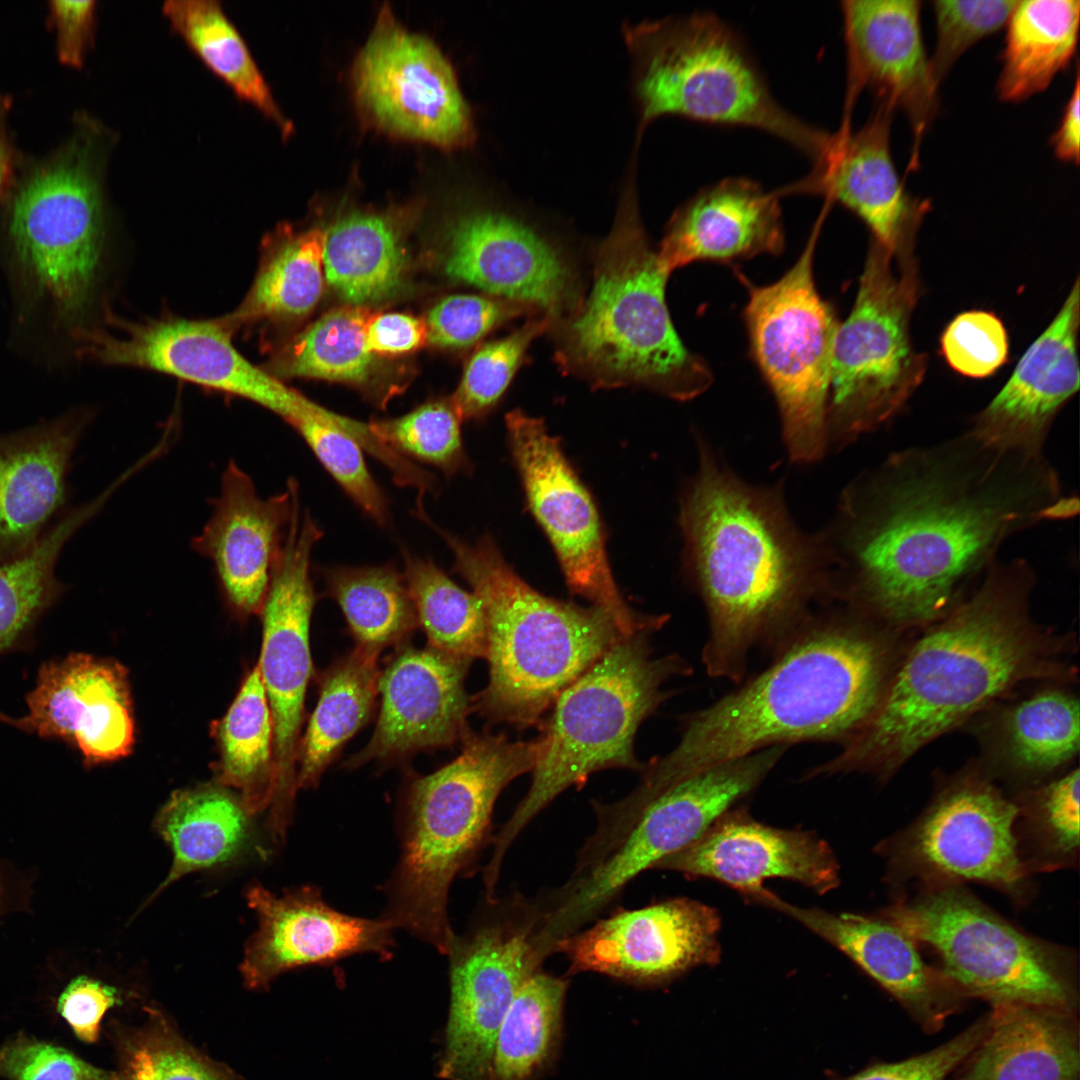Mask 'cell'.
Returning <instances> with one entry per match:
<instances>
[{
  "label": "cell",
  "instance_id": "obj_1",
  "mask_svg": "<svg viewBox=\"0 0 1080 1080\" xmlns=\"http://www.w3.org/2000/svg\"><path fill=\"white\" fill-rule=\"evenodd\" d=\"M1077 511L1042 455L969 432L896 452L846 488L819 534L832 596L891 626L936 622L1009 536Z\"/></svg>",
  "mask_w": 1080,
  "mask_h": 1080
},
{
  "label": "cell",
  "instance_id": "obj_2",
  "mask_svg": "<svg viewBox=\"0 0 1080 1080\" xmlns=\"http://www.w3.org/2000/svg\"><path fill=\"white\" fill-rule=\"evenodd\" d=\"M1034 575L993 563L982 583L937 620L895 666L866 723L807 778L861 771L887 780L916 751L1027 680L1071 676L1063 636L1029 615Z\"/></svg>",
  "mask_w": 1080,
  "mask_h": 1080
},
{
  "label": "cell",
  "instance_id": "obj_3",
  "mask_svg": "<svg viewBox=\"0 0 1080 1080\" xmlns=\"http://www.w3.org/2000/svg\"><path fill=\"white\" fill-rule=\"evenodd\" d=\"M680 505L685 562L709 619V675L739 680L756 645L794 634L829 595L819 534L792 519L778 485H753L704 440Z\"/></svg>",
  "mask_w": 1080,
  "mask_h": 1080
},
{
  "label": "cell",
  "instance_id": "obj_4",
  "mask_svg": "<svg viewBox=\"0 0 1080 1080\" xmlns=\"http://www.w3.org/2000/svg\"><path fill=\"white\" fill-rule=\"evenodd\" d=\"M895 649L872 620L809 618L761 674L688 717L677 746L635 790L650 801L712 766L775 745L848 741L870 718L895 668Z\"/></svg>",
  "mask_w": 1080,
  "mask_h": 1080
},
{
  "label": "cell",
  "instance_id": "obj_5",
  "mask_svg": "<svg viewBox=\"0 0 1080 1080\" xmlns=\"http://www.w3.org/2000/svg\"><path fill=\"white\" fill-rule=\"evenodd\" d=\"M669 274L643 228L629 175L612 229L595 251L591 291L553 327L560 368L598 388L639 386L679 401L704 393L713 374L674 328Z\"/></svg>",
  "mask_w": 1080,
  "mask_h": 1080
},
{
  "label": "cell",
  "instance_id": "obj_6",
  "mask_svg": "<svg viewBox=\"0 0 1080 1080\" xmlns=\"http://www.w3.org/2000/svg\"><path fill=\"white\" fill-rule=\"evenodd\" d=\"M451 550L453 571L482 601L489 682L476 708L493 721L535 724L557 696L619 640L612 615L546 597L523 581L490 536L470 544L419 516Z\"/></svg>",
  "mask_w": 1080,
  "mask_h": 1080
},
{
  "label": "cell",
  "instance_id": "obj_7",
  "mask_svg": "<svg viewBox=\"0 0 1080 1080\" xmlns=\"http://www.w3.org/2000/svg\"><path fill=\"white\" fill-rule=\"evenodd\" d=\"M462 744L453 761L408 785L383 916L445 954L455 935L447 912L451 883L477 854L501 791L533 770L541 749L540 737L512 742L471 731Z\"/></svg>",
  "mask_w": 1080,
  "mask_h": 1080
},
{
  "label": "cell",
  "instance_id": "obj_8",
  "mask_svg": "<svg viewBox=\"0 0 1080 1080\" xmlns=\"http://www.w3.org/2000/svg\"><path fill=\"white\" fill-rule=\"evenodd\" d=\"M634 68L640 131L664 115L755 128L819 164L834 134L778 103L739 34L709 12L624 25Z\"/></svg>",
  "mask_w": 1080,
  "mask_h": 1080
},
{
  "label": "cell",
  "instance_id": "obj_9",
  "mask_svg": "<svg viewBox=\"0 0 1080 1080\" xmlns=\"http://www.w3.org/2000/svg\"><path fill=\"white\" fill-rule=\"evenodd\" d=\"M652 631L619 640L557 696L531 786L493 841L486 877L498 878L515 838L565 789L602 769H641L633 751L640 723L667 697L665 681L690 672L679 656L652 657Z\"/></svg>",
  "mask_w": 1080,
  "mask_h": 1080
},
{
  "label": "cell",
  "instance_id": "obj_10",
  "mask_svg": "<svg viewBox=\"0 0 1080 1080\" xmlns=\"http://www.w3.org/2000/svg\"><path fill=\"white\" fill-rule=\"evenodd\" d=\"M881 912L928 947L962 996L992 1006L1073 1010L1075 953L1032 936L993 911L964 884L914 887Z\"/></svg>",
  "mask_w": 1080,
  "mask_h": 1080
},
{
  "label": "cell",
  "instance_id": "obj_11",
  "mask_svg": "<svg viewBox=\"0 0 1080 1080\" xmlns=\"http://www.w3.org/2000/svg\"><path fill=\"white\" fill-rule=\"evenodd\" d=\"M914 242L895 255L871 241L858 292L834 340L827 410L828 449L878 428L922 382L927 361L910 336L919 296Z\"/></svg>",
  "mask_w": 1080,
  "mask_h": 1080
},
{
  "label": "cell",
  "instance_id": "obj_12",
  "mask_svg": "<svg viewBox=\"0 0 1080 1080\" xmlns=\"http://www.w3.org/2000/svg\"><path fill=\"white\" fill-rule=\"evenodd\" d=\"M786 748L705 769L657 795L617 829L593 836L570 879L547 897L549 928L558 936L580 930L637 875L694 842L757 788Z\"/></svg>",
  "mask_w": 1080,
  "mask_h": 1080
},
{
  "label": "cell",
  "instance_id": "obj_13",
  "mask_svg": "<svg viewBox=\"0 0 1080 1080\" xmlns=\"http://www.w3.org/2000/svg\"><path fill=\"white\" fill-rule=\"evenodd\" d=\"M826 210L794 265L777 281L748 290L744 322L750 349L777 404L791 461L811 464L828 450L831 359L840 322L819 294L813 261Z\"/></svg>",
  "mask_w": 1080,
  "mask_h": 1080
},
{
  "label": "cell",
  "instance_id": "obj_14",
  "mask_svg": "<svg viewBox=\"0 0 1080 1080\" xmlns=\"http://www.w3.org/2000/svg\"><path fill=\"white\" fill-rule=\"evenodd\" d=\"M1017 814L1015 800L976 769L944 781L918 818L876 846L894 895L971 881L1026 906L1035 888L1017 853Z\"/></svg>",
  "mask_w": 1080,
  "mask_h": 1080
},
{
  "label": "cell",
  "instance_id": "obj_15",
  "mask_svg": "<svg viewBox=\"0 0 1080 1080\" xmlns=\"http://www.w3.org/2000/svg\"><path fill=\"white\" fill-rule=\"evenodd\" d=\"M96 131L79 129L26 172L12 195L8 230L39 290L67 315L89 303L100 265L104 213Z\"/></svg>",
  "mask_w": 1080,
  "mask_h": 1080
},
{
  "label": "cell",
  "instance_id": "obj_16",
  "mask_svg": "<svg viewBox=\"0 0 1080 1080\" xmlns=\"http://www.w3.org/2000/svg\"><path fill=\"white\" fill-rule=\"evenodd\" d=\"M454 935L450 1008L441 1075L448 1080H491L496 1037L520 987L546 958L535 904L514 903Z\"/></svg>",
  "mask_w": 1080,
  "mask_h": 1080
},
{
  "label": "cell",
  "instance_id": "obj_17",
  "mask_svg": "<svg viewBox=\"0 0 1080 1080\" xmlns=\"http://www.w3.org/2000/svg\"><path fill=\"white\" fill-rule=\"evenodd\" d=\"M508 440L528 506L549 538L572 593L608 611L624 636L657 630L665 616H639L623 599L608 562L596 506L542 419L506 417Z\"/></svg>",
  "mask_w": 1080,
  "mask_h": 1080
},
{
  "label": "cell",
  "instance_id": "obj_18",
  "mask_svg": "<svg viewBox=\"0 0 1080 1080\" xmlns=\"http://www.w3.org/2000/svg\"><path fill=\"white\" fill-rule=\"evenodd\" d=\"M323 533L306 512H294L261 608L263 639L257 667L274 733L276 792L270 820L289 823L305 695L312 676L309 630L316 602L311 556Z\"/></svg>",
  "mask_w": 1080,
  "mask_h": 1080
},
{
  "label": "cell",
  "instance_id": "obj_19",
  "mask_svg": "<svg viewBox=\"0 0 1080 1080\" xmlns=\"http://www.w3.org/2000/svg\"><path fill=\"white\" fill-rule=\"evenodd\" d=\"M353 78L360 106L385 130L448 147L472 140L471 112L450 63L387 9L360 50Z\"/></svg>",
  "mask_w": 1080,
  "mask_h": 1080
},
{
  "label": "cell",
  "instance_id": "obj_20",
  "mask_svg": "<svg viewBox=\"0 0 1080 1080\" xmlns=\"http://www.w3.org/2000/svg\"><path fill=\"white\" fill-rule=\"evenodd\" d=\"M444 270L494 297L535 307L552 328L583 299L578 272L565 251L533 225L501 209L477 207L454 220Z\"/></svg>",
  "mask_w": 1080,
  "mask_h": 1080
},
{
  "label": "cell",
  "instance_id": "obj_21",
  "mask_svg": "<svg viewBox=\"0 0 1080 1080\" xmlns=\"http://www.w3.org/2000/svg\"><path fill=\"white\" fill-rule=\"evenodd\" d=\"M120 335L82 334L83 351L103 363L145 368L258 404L284 420L304 396L246 359L223 320L166 318L118 322Z\"/></svg>",
  "mask_w": 1080,
  "mask_h": 1080
},
{
  "label": "cell",
  "instance_id": "obj_22",
  "mask_svg": "<svg viewBox=\"0 0 1080 1080\" xmlns=\"http://www.w3.org/2000/svg\"><path fill=\"white\" fill-rule=\"evenodd\" d=\"M718 912L699 901L674 898L623 910L559 941L572 972L658 983L720 961Z\"/></svg>",
  "mask_w": 1080,
  "mask_h": 1080
},
{
  "label": "cell",
  "instance_id": "obj_23",
  "mask_svg": "<svg viewBox=\"0 0 1080 1080\" xmlns=\"http://www.w3.org/2000/svg\"><path fill=\"white\" fill-rule=\"evenodd\" d=\"M841 12L847 59L845 118L864 89L874 94L876 104L902 112L912 132V171L939 104V86L922 37L921 2L845 0Z\"/></svg>",
  "mask_w": 1080,
  "mask_h": 1080
},
{
  "label": "cell",
  "instance_id": "obj_24",
  "mask_svg": "<svg viewBox=\"0 0 1080 1080\" xmlns=\"http://www.w3.org/2000/svg\"><path fill=\"white\" fill-rule=\"evenodd\" d=\"M471 661L431 647H400L379 674L381 701L372 737L346 767L392 763L462 742L470 731L465 678Z\"/></svg>",
  "mask_w": 1080,
  "mask_h": 1080
},
{
  "label": "cell",
  "instance_id": "obj_25",
  "mask_svg": "<svg viewBox=\"0 0 1080 1080\" xmlns=\"http://www.w3.org/2000/svg\"><path fill=\"white\" fill-rule=\"evenodd\" d=\"M246 898L259 921L240 966L250 989L264 988L279 974L304 965L329 963L357 953L385 957L394 944L396 928L388 919L341 913L327 905L313 886L277 896L255 884L247 890Z\"/></svg>",
  "mask_w": 1080,
  "mask_h": 1080
},
{
  "label": "cell",
  "instance_id": "obj_26",
  "mask_svg": "<svg viewBox=\"0 0 1080 1080\" xmlns=\"http://www.w3.org/2000/svg\"><path fill=\"white\" fill-rule=\"evenodd\" d=\"M653 869L710 878L744 898L775 877L798 882L818 894L840 883L838 862L823 839L808 831L764 825L743 808L725 812L694 842Z\"/></svg>",
  "mask_w": 1080,
  "mask_h": 1080
},
{
  "label": "cell",
  "instance_id": "obj_27",
  "mask_svg": "<svg viewBox=\"0 0 1080 1080\" xmlns=\"http://www.w3.org/2000/svg\"><path fill=\"white\" fill-rule=\"evenodd\" d=\"M893 114L876 104L857 131L842 123L825 159L809 176L778 192L814 193L841 204L866 224L872 241L895 255L916 238L930 206L907 192L898 175L890 145Z\"/></svg>",
  "mask_w": 1080,
  "mask_h": 1080
},
{
  "label": "cell",
  "instance_id": "obj_28",
  "mask_svg": "<svg viewBox=\"0 0 1080 1080\" xmlns=\"http://www.w3.org/2000/svg\"><path fill=\"white\" fill-rule=\"evenodd\" d=\"M26 700L23 728L75 745L87 764L115 761L132 750L128 671L115 660L72 653L43 664Z\"/></svg>",
  "mask_w": 1080,
  "mask_h": 1080
},
{
  "label": "cell",
  "instance_id": "obj_29",
  "mask_svg": "<svg viewBox=\"0 0 1080 1080\" xmlns=\"http://www.w3.org/2000/svg\"><path fill=\"white\" fill-rule=\"evenodd\" d=\"M781 912L847 955L927 1029H937L962 997L921 957L918 942L881 911L834 913L790 904L765 887L748 899Z\"/></svg>",
  "mask_w": 1080,
  "mask_h": 1080
},
{
  "label": "cell",
  "instance_id": "obj_30",
  "mask_svg": "<svg viewBox=\"0 0 1080 1080\" xmlns=\"http://www.w3.org/2000/svg\"><path fill=\"white\" fill-rule=\"evenodd\" d=\"M299 504L297 482L261 497L250 476L231 461L221 478L212 514L193 539L210 559L229 603L238 611H261L287 528Z\"/></svg>",
  "mask_w": 1080,
  "mask_h": 1080
},
{
  "label": "cell",
  "instance_id": "obj_31",
  "mask_svg": "<svg viewBox=\"0 0 1080 1080\" xmlns=\"http://www.w3.org/2000/svg\"><path fill=\"white\" fill-rule=\"evenodd\" d=\"M1079 281L1010 378L976 416L969 433L982 444L1031 456L1041 450L1062 406L1079 389Z\"/></svg>",
  "mask_w": 1080,
  "mask_h": 1080
},
{
  "label": "cell",
  "instance_id": "obj_32",
  "mask_svg": "<svg viewBox=\"0 0 1080 1080\" xmlns=\"http://www.w3.org/2000/svg\"><path fill=\"white\" fill-rule=\"evenodd\" d=\"M777 191L742 177L723 179L697 192L671 216L657 250L671 273L695 261L733 263L779 255L785 232Z\"/></svg>",
  "mask_w": 1080,
  "mask_h": 1080
},
{
  "label": "cell",
  "instance_id": "obj_33",
  "mask_svg": "<svg viewBox=\"0 0 1080 1080\" xmlns=\"http://www.w3.org/2000/svg\"><path fill=\"white\" fill-rule=\"evenodd\" d=\"M81 431L79 420L66 417L0 435V562L32 545L63 502Z\"/></svg>",
  "mask_w": 1080,
  "mask_h": 1080
},
{
  "label": "cell",
  "instance_id": "obj_34",
  "mask_svg": "<svg viewBox=\"0 0 1080 1080\" xmlns=\"http://www.w3.org/2000/svg\"><path fill=\"white\" fill-rule=\"evenodd\" d=\"M963 1063L954 1080H1079L1073 1010L993 1006L986 1034Z\"/></svg>",
  "mask_w": 1080,
  "mask_h": 1080
},
{
  "label": "cell",
  "instance_id": "obj_35",
  "mask_svg": "<svg viewBox=\"0 0 1080 1080\" xmlns=\"http://www.w3.org/2000/svg\"><path fill=\"white\" fill-rule=\"evenodd\" d=\"M378 657L356 647L323 673L316 707L299 741L297 789L316 786L348 740L372 718L379 696Z\"/></svg>",
  "mask_w": 1080,
  "mask_h": 1080
},
{
  "label": "cell",
  "instance_id": "obj_36",
  "mask_svg": "<svg viewBox=\"0 0 1080 1080\" xmlns=\"http://www.w3.org/2000/svg\"><path fill=\"white\" fill-rule=\"evenodd\" d=\"M399 216L355 212L325 231V278L353 306L383 300L400 287L406 255Z\"/></svg>",
  "mask_w": 1080,
  "mask_h": 1080
},
{
  "label": "cell",
  "instance_id": "obj_37",
  "mask_svg": "<svg viewBox=\"0 0 1080 1080\" xmlns=\"http://www.w3.org/2000/svg\"><path fill=\"white\" fill-rule=\"evenodd\" d=\"M1078 0L1017 1L1006 23L999 99L1021 102L1044 91L1074 57L1079 29Z\"/></svg>",
  "mask_w": 1080,
  "mask_h": 1080
},
{
  "label": "cell",
  "instance_id": "obj_38",
  "mask_svg": "<svg viewBox=\"0 0 1080 1080\" xmlns=\"http://www.w3.org/2000/svg\"><path fill=\"white\" fill-rule=\"evenodd\" d=\"M248 815L240 800L218 786L173 793L154 822L174 858L154 895L188 873L237 857L250 839Z\"/></svg>",
  "mask_w": 1080,
  "mask_h": 1080
},
{
  "label": "cell",
  "instance_id": "obj_39",
  "mask_svg": "<svg viewBox=\"0 0 1080 1080\" xmlns=\"http://www.w3.org/2000/svg\"><path fill=\"white\" fill-rule=\"evenodd\" d=\"M325 231H286L271 241L245 298L223 319L234 331L243 325L283 323L307 315L323 288Z\"/></svg>",
  "mask_w": 1080,
  "mask_h": 1080
},
{
  "label": "cell",
  "instance_id": "obj_40",
  "mask_svg": "<svg viewBox=\"0 0 1080 1080\" xmlns=\"http://www.w3.org/2000/svg\"><path fill=\"white\" fill-rule=\"evenodd\" d=\"M995 753L1021 780L1039 779L1079 750V702L1063 690H1044L1004 709L994 725Z\"/></svg>",
  "mask_w": 1080,
  "mask_h": 1080
},
{
  "label": "cell",
  "instance_id": "obj_41",
  "mask_svg": "<svg viewBox=\"0 0 1080 1080\" xmlns=\"http://www.w3.org/2000/svg\"><path fill=\"white\" fill-rule=\"evenodd\" d=\"M220 759L217 779L237 789L251 815L270 805L276 792L274 733L269 702L257 665L214 727Z\"/></svg>",
  "mask_w": 1080,
  "mask_h": 1080
},
{
  "label": "cell",
  "instance_id": "obj_42",
  "mask_svg": "<svg viewBox=\"0 0 1080 1080\" xmlns=\"http://www.w3.org/2000/svg\"><path fill=\"white\" fill-rule=\"evenodd\" d=\"M326 594L343 612L356 647L372 653L401 644L419 626L403 573L392 565L322 570Z\"/></svg>",
  "mask_w": 1080,
  "mask_h": 1080
},
{
  "label": "cell",
  "instance_id": "obj_43",
  "mask_svg": "<svg viewBox=\"0 0 1080 1080\" xmlns=\"http://www.w3.org/2000/svg\"><path fill=\"white\" fill-rule=\"evenodd\" d=\"M162 11L173 29L238 97L289 133V122L279 110L244 39L218 1L169 0Z\"/></svg>",
  "mask_w": 1080,
  "mask_h": 1080
},
{
  "label": "cell",
  "instance_id": "obj_44",
  "mask_svg": "<svg viewBox=\"0 0 1080 1080\" xmlns=\"http://www.w3.org/2000/svg\"><path fill=\"white\" fill-rule=\"evenodd\" d=\"M372 314L363 306L334 309L308 326L269 362L268 373L362 384L369 379L374 354L366 345Z\"/></svg>",
  "mask_w": 1080,
  "mask_h": 1080
},
{
  "label": "cell",
  "instance_id": "obj_45",
  "mask_svg": "<svg viewBox=\"0 0 1080 1080\" xmlns=\"http://www.w3.org/2000/svg\"><path fill=\"white\" fill-rule=\"evenodd\" d=\"M403 575L429 647L473 660L486 656L485 611L480 598L458 586L431 559L403 551Z\"/></svg>",
  "mask_w": 1080,
  "mask_h": 1080
},
{
  "label": "cell",
  "instance_id": "obj_46",
  "mask_svg": "<svg viewBox=\"0 0 1080 1080\" xmlns=\"http://www.w3.org/2000/svg\"><path fill=\"white\" fill-rule=\"evenodd\" d=\"M1079 778L1075 769L1015 799L1017 853L1030 876L1078 867Z\"/></svg>",
  "mask_w": 1080,
  "mask_h": 1080
},
{
  "label": "cell",
  "instance_id": "obj_47",
  "mask_svg": "<svg viewBox=\"0 0 1080 1080\" xmlns=\"http://www.w3.org/2000/svg\"><path fill=\"white\" fill-rule=\"evenodd\" d=\"M566 987L540 970L523 983L498 1030L491 1080H526L545 1062L559 1032Z\"/></svg>",
  "mask_w": 1080,
  "mask_h": 1080
},
{
  "label": "cell",
  "instance_id": "obj_48",
  "mask_svg": "<svg viewBox=\"0 0 1080 1080\" xmlns=\"http://www.w3.org/2000/svg\"><path fill=\"white\" fill-rule=\"evenodd\" d=\"M102 502L98 499L63 517L16 556L0 562V651L8 647L48 603L61 550Z\"/></svg>",
  "mask_w": 1080,
  "mask_h": 1080
},
{
  "label": "cell",
  "instance_id": "obj_49",
  "mask_svg": "<svg viewBox=\"0 0 1080 1080\" xmlns=\"http://www.w3.org/2000/svg\"><path fill=\"white\" fill-rule=\"evenodd\" d=\"M136 1027L110 1025L119 1080H237L186 1042L159 1011Z\"/></svg>",
  "mask_w": 1080,
  "mask_h": 1080
},
{
  "label": "cell",
  "instance_id": "obj_50",
  "mask_svg": "<svg viewBox=\"0 0 1080 1080\" xmlns=\"http://www.w3.org/2000/svg\"><path fill=\"white\" fill-rule=\"evenodd\" d=\"M461 417L452 400L426 402L411 412L368 423L371 432L397 453L451 477L470 469L461 436Z\"/></svg>",
  "mask_w": 1080,
  "mask_h": 1080
},
{
  "label": "cell",
  "instance_id": "obj_51",
  "mask_svg": "<svg viewBox=\"0 0 1080 1080\" xmlns=\"http://www.w3.org/2000/svg\"><path fill=\"white\" fill-rule=\"evenodd\" d=\"M551 328L552 322L546 316L538 315L506 337L481 346L473 354L451 398L462 420L481 418L499 402L527 359L531 343Z\"/></svg>",
  "mask_w": 1080,
  "mask_h": 1080
},
{
  "label": "cell",
  "instance_id": "obj_52",
  "mask_svg": "<svg viewBox=\"0 0 1080 1080\" xmlns=\"http://www.w3.org/2000/svg\"><path fill=\"white\" fill-rule=\"evenodd\" d=\"M1018 0H937L932 2L936 41L929 57L939 86L974 44L1006 26Z\"/></svg>",
  "mask_w": 1080,
  "mask_h": 1080
},
{
  "label": "cell",
  "instance_id": "obj_53",
  "mask_svg": "<svg viewBox=\"0 0 1080 1080\" xmlns=\"http://www.w3.org/2000/svg\"><path fill=\"white\" fill-rule=\"evenodd\" d=\"M543 315L518 301L478 295H451L428 313L427 341L439 347L465 348L495 327L524 315Z\"/></svg>",
  "mask_w": 1080,
  "mask_h": 1080
},
{
  "label": "cell",
  "instance_id": "obj_54",
  "mask_svg": "<svg viewBox=\"0 0 1080 1080\" xmlns=\"http://www.w3.org/2000/svg\"><path fill=\"white\" fill-rule=\"evenodd\" d=\"M949 366L971 378H985L1003 366L1009 354L1008 334L993 312L970 310L958 314L940 338Z\"/></svg>",
  "mask_w": 1080,
  "mask_h": 1080
},
{
  "label": "cell",
  "instance_id": "obj_55",
  "mask_svg": "<svg viewBox=\"0 0 1080 1080\" xmlns=\"http://www.w3.org/2000/svg\"><path fill=\"white\" fill-rule=\"evenodd\" d=\"M0 1077L7 1080H119L57 1044L19 1032L0 1046Z\"/></svg>",
  "mask_w": 1080,
  "mask_h": 1080
},
{
  "label": "cell",
  "instance_id": "obj_56",
  "mask_svg": "<svg viewBox=\"0 0 1080 1080\" xmlns=\"http://www.w3.org/2000/svg\"><path fill=\"white\" fill-rule=\"evenodd\" d=\"M988 1026L989 1014L926 1053L871 1066L846 1080H945L977 1047Z\"/></svg>",
  "mask_w": 1080,
  "mask_h": 1080
},
{
  "label": "cell",
  "instance_id": "obj_57",
  "mask_svg": "<svg viewBox=\"0 0 1080 1080\" xmlns=\"http://www.w3.org/2000/svg\"><path fill=\"white\" fill-rule=\"evenodd\" d=\"M120 1003L119 992L113 986L79 976L60 994L56 1008L75 1036L92 1044L99 1039L104 1015Z\"/></svg>",
  "mask_w": 1080,
  "mask_h": 1080
},
{
  "label": "cell",
  "instance_id": "obj_58",
  "mask_svg": "<svg viewBox=\"0 0 1080 1080\" xmlns=\"http://www.w3.org/2000/svg\"><path fill=\"white\" fill-rule=\"evenodd\" d=\"M95 1H51L50 16L57 32L62 63L80 68L93 36Z\"/></svg>",
  "mask_w": 1080,
  "mask_h": 1080
},
{
  "label": "cell",
  "instance_id": "obj_59",
  "mask_svg": "<svg viewBox=\"0 0 1080 1080\" xmlns=\"http://www.w3.org/2000/svg\"><path fill=\"white\" fill-rule=\"evenodd\" d=\"M426 340L425 321L403 313L373 315L366 329V345L372 354L410 352Z\"/></svg>",
  "mask_w": 1080,
  "mask_h": 1080
},
{
  "label": "cell",
  "instance_id": "obj_60",
  "mask_svg": "<svg viewBox=\"0 0 1080 1080\" xmlns=\"http://www.w3.org/2000/svg\"><path fill=\"white\" fill-rule=\"evenodd\" d=\"M1077 70L1074 90L1066 104L1061 122L1051 138L1056 157L1067 163H1079L1080 102Z\"/></svg>",
  "mask_w": 1080,
  "mask_h": 1080
},
{
  "label": "cell",
  "instance_id": "obj_61",
  "mask_svg": "<svg viewBox=\"0 0 1080 1080\" xmlns=\"http://www.w3.org/2000/svg\"><path fill=\"white\" fill-rule=\"evenodd\" d=\"M12 165L13 150L9 141L4 119L0 114V194L8 182Z\"/></svg>",
  "mask_w": 1080,
  "mask_h": 1080
}]
</instances>
